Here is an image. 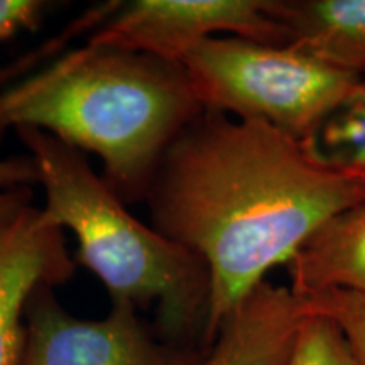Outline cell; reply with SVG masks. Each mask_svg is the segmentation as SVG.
Instances as JSON below:
<instances>
[{"label": "cell", "instance_id": "6da1fadb", "mask_svg": "<svg viewBox=\"0 0 365 365\" xmlns=\"http://www.w3.org/2000/svg\"><path fill=\"white\" fill-rule=\"evenodd\" d=\"M365 200V176L327 166L266 122L205 110L164 150L144 202L210 274L207 346L228 313L328 218Z\"/></svg>", "mask_w": 365, "mask_h": 365}, {"label": "cell", "instance_id": "7a4b0ae2", "mask_svg": "<svg viewBox=\"0 0 365 365\" xmlns=\"http://www.w3.org/2000/svg\"><path fill=\"white\" fill-rule=\"evenodd\" d=\"M205 107L181 63L86 44L0 86V143L36 129L95 154L124 202H140L164 150Z\"/></svg>", "mask_w": 365, "mask_h": 365}, {"label": "cell", "instance_id": "3957f363", "mask_svg": "<svg viewBox=\"0 0 365 365\" xmlns=\"http://www.w3.org/2000/svg\"><path fill=\"white\" fill-rule=\"evenodd\" d=\"M16 134L38 164L44 213L75 235V262L98 277L112 303L156 309L163 340L208 349L210 274L202 259L132 215L80 149L43 130Z\"/></svg>", "mask_w": 365, "mask_h": 365}, {"label": "cell", "instance_id": "277c9868", "mask_svg": "<svg viewBox=\"0 0 365 365\" xmlns=\"http://www.w3.org/2000/svg\"><path fill=\"white\" fill-rule=\"evenodd\" d=\"M181 65L205 108L266 122L303 143L360 80L294 46L235 36L202 41Z\"/></svg>", "mask_w": 365, "mask_h": 365}, {"label": "cell", "instance_id": "5b68a950", "mask_svg": "<svg viewBox=\"0 0 365 365\" xmlns=\"http://www.w3.org/2000/svg\"><path fill=\"white\" fill-rule=\"evenodd\" d=\"M277 0H112L90 7L43 46L53 56L70 41L110 46L181 63L196 44L215 36L287 46Z\"/></svg>", "mask_w": 365, "mask_h": 365}, {"label": "cell", "instance_id": "8992f818", "mask_svg": "<svg viewBox=\"0 0 365 365\" xmlns=\"http://www.w3.org/2000/svg\"><path fill=\"white\" fill-rule=\"evenodd\" d=\"M53 287L43 282L27 301L21 365H198L207 354L158 339L127 303L100 319L73 317Z\"/></svg>", "mask_w": 365, "mask_h": 365}, {"label": "cell", "instance_id": "52a82bcc", "mask_svg": "<svg viewBox=\"0 0 365 365\" xmlns=\"http://www.w3.org/2000/svg\"><path fill=\"white\" fill-rule=\"evenodd\" d=\"M75 269L63 228L43 208H27L0 235V365L22 362L26 304L36 287L63 284Z\"/></svg>", "mask_w": 365, "mask_h": 365}, {"label": "cell", "instance_id": "ba28073f", "mask_svg": "<svg viewBox=\"0 0 365 365\" xmlns=\"http://www.w3.org/2000/svg\"><path fill=\"white\" fill-rule=\"evenodd\" d=\"M307 318L289 286L264 281L227 314L198 365H287Z\"/></svg>", "mask_w": 365, "mask_h": 365}, {"label": "cell", "instance_id": "9c48e42d", "mask_svg": "<svg viewBox=\"0 0 365 365\" xmlns=\"http://www.w3.org/2000/svg\"><path fill=\"white\" fill-rule=\"evenodd\" d=\"M299 298L331 289L365 291V200L322 223L286 262Z\"/></svg>", "mask_w": 365, "mask_h": 365}, {"label": "cell", "instance_id": "30bf717a", "mask_svg": "<svg viewBox=\"0 0 365 365\" xmlns=\"http://www.w3.org/2000/svg\"><path fill=\"white\" fill-rule=\"evenodd\" d=\"M287 44L365 78V0H277Z\"/></svg>", "mask_w": 365, "mask_h": 365}, {"label": "cell", "instance_id": "8fae6325", "mask_svg": "<svg viewBox=\"0 0 365 365\" xmlns=\"http://www.w3.org/2000/svg\"><path fill=\"white\" fill-rule=\"evenodd\" d=\"M304 144L327 166L365 176V78L355 83Z\"/></svg>", "mask_w": 365, "mask_h": 365}, {"label": "cell", "instance_id": "7c38bea8", "mask_svg": "<svg viewBox=\"0 0 365 365\" xmlns=\"http://www.w3.org/2000/svg\"><path fill=\"white\" fill-rule=\"evenodd\" d=\"M299 299L308 314L325 318L336 328L355 365H365V291L331 289Z\"/></svg>", "mask_w": 365, "mask_h": 365}, {"label": "cell", "instance_id": "4fadbf2b", "mask_svg": "<svg viewBox=\"0 0 365 365\" xmlns=\"http://www.w3.org/2000/svg\"><path fill=\"white\" fill-rule=\"evenodd\" d=\"M39 185L38 164L31 154L0 159V235L34 207V186Z\"/></svg>", "mask_w": 365, "mask_h": 365}, {"label": "cell", "instance_id": "5bb4252c", "mask_svg": "<svg viewBox=\"0 0 365 365\" xmlns=\"http://www.w3.org/2000/svg\"><path fill=\"white\" fill-rule=\"evenodd\" d=\"M287 365H355L344 339L330 322L308 314Z\"/></svg>", "mask_w": 365, "mask_h": 365}, {"label": "cell", "instance_id": "9a60e30c", "mask_svg": "<svg viewBox=\"0 0 365 365\" xmlns=\"http://www.w3.org/2000/svg\"><path fill=\"white\" fill-rule=\"evenodd\" d=\"M54 6L48 0H0V46L38 29Z\"/></svg>", "mask_w": 365, "mask_h": 365}]
</instances>
